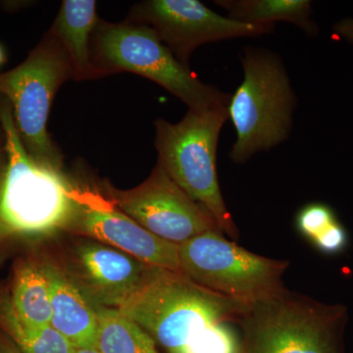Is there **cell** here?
<instances>
[{"mask_svg":"<svg viewBox=\"0 0 353 353\" xmlns=\"http://www.w3.org/2000/svg\"><path fill=\"white\" fill-rule=\"evenodd\" d=\"M99 319L97 350L101 353H159L157 343L118 309L95 305Z\"/></svg>","mask_w":353,"mask_h":353,"instance_id":"17","label":"cell"},{"mask_svg":"<svg viewBox=\"0 0 353 353\" xmlns=\"http://www.w3.org/2000/svg\"><path fill=\"white\" fill-rule=\"evenodd\" d=\"M71 77L68 55L51 31L22 64L0 74V97L10 104L26 150L39 163L58 171L61 153L51 141L48 120L57 90Z\"/></svg>","mask_w":353,"mask_h":353,"instance_id":"6","label":"cell"},{"mask_svg":"<svg viewBox=\"0 0 353 353\" xmlns=\"http://www.w3.org/2000/svg\"><path fill=\"white\" fill-rule=\"evenodd\" d=\"M111 196L116 208L168 243L179 245L206 232L222 233L212 215L158 163L141 185L125 192L113 190Z\"/></svg>","mask_w":353,"mask_h":353,"instance_id":"9","label":"cell"},{"mask_svg":"<svg viewBox=\"0 0 353 353\" xmlns=\"http://www.w3.org/2000/svg\"><path fill=\"white\" fill-rule=\"evenodd\" d=\"M95 50L99 68L106 74L128 71L145 77L185 102L190 109L229 105L231 94L202 83L148 26L101 22Z\"/></svg>","mask_w":353,"mask_h":353,"instance_id":"7","label":"cell"},{"mask_svg":"<svg viewBox=\"0 0 353 353\" xmlns=\"http://www.w3.org/2000/svg\"><path fill=\"white\" fill-rule=\"evenodd\" d=\"M0 325L23 353H75L76 347L52 328H32L16 314L10 297L0 299Z\"/></svg>","mask_w":353,"mask_h":353,"instance_id":"19","label":"cell"},{"mask_svg":"<svg viewBox=\"0 0 353 353\" xmlns=\"http://www.w3.org/2000/svg\"><path fill=\"white\" fill-rule=\"evenodd\" d=\"M350 312L287 288L248 305L240 326L241 353H343Z\"/></svg>","mask_w":353,"mask_h":353,"instance_id":"3","label":"cell"},{"mask_svg":"<svg viewBox=\"0 0 353 353\" xmlns=\"http://www.w3.org/2000/svg\"><path fill=\"white\" fill-rule=\"evenodd\" d=\"M75 353H101L97 348H76Z\"/></svg>","mask_w":353,"mask_h":353,"instance_id":"23","label":"cell"},{"mask_svg":"<svg viewBox=\"0 0 353 353\" xmlns=\"http://www.w3.org/2000/svg\"><path fill=\"white\" fill-rule=\"evenodd\" d=\"M181 273L196 284L250 305L285 289L290 261L261 256L206 232L179 245Z\"/></svg>","mask_w":353,"mask_h":353,"instance_id":"8","label":"cell"},{"mask_svg":"<svg viewBox=\"0 0 353 353\" xmlns=\"http://www.w3.org/2000/svg\"><path fill=\"white\" fill-rule=\"evenodd\" d=\"M0 123L7 164L0 180V219L14 233L48 236L68 227L75 211V190L60 171L28 153L14 123L12 109L0 97Z\"/></svg>","mask_w":353,"mask_h":353,"instance_id":"2","label":"cell"},{"mask_svg":"<svg viewBox=\"0 0 353 353\" xmlns=\"http://www.w3.org/2000/svg\"><path fill=\"white\" fill-rule=\"evenodd\" d=\"M228 119V106L190 109L176 124L158 119L155 148L158 164L212 215L223 234L236 241L240 233L225 204L216 170L218 141Z\"/></svg>","mask_w":353,"mask_h":353,"instance_id":"4","label":"cell"},{"mask_svg":"<svg viewBox=\"0 0 353 353\" xmlns=\"http://www.w3.org/2000/svg\"><path fill=\"white\" fill-rule=\"evenodd\" d=\"M241 63L243 81L228 105L236 134L231 158L238 164L289 138L294 109L289 76L275 54L248 48Z\"/></svg>","mask_w":353,"mask_h":353,"instance_id":"5","label":"cell"},{"mask_svg":"<svg viewBox=\"0 0 353 353\" xmlns=\"http://www.w3.org/2000/svg\"><path fill=\"white\" fill-rule=\"evenodd\" d=\"M95 8L92 0H65L51 29L68 55L76 80L106 75L90 61V39L97 22Z\"/></svg>","mask_w":353,"mask_h":353,"instance_id":"14","label":"cell"},{"mask_svg":"<svg viewBox=\"0 0 353 353\" xmlns=\"http://www.w3.org/2000/svg\"><path fill=\"white\" fill-rule=\"evenodd\" d=\"M75 283L94 305L119 309L146 284L157 267L99 241H82L73 253Z\"/></svg>","mask_w":353,"mask_h":353,"instance_id":"12","label":"cell"},{"mask_svg":"<svg viewBox=\"0 0 353 353\" xmlns=\"http://www.w3.org/2000/svg\"><path fill=\"white\" fill-rule=\"evenodd\" d=\"M246 304L157 268L118 309L168 353H241L239 323Z\"/></svg>","mask_w":353,"mask_h":353,"instance_id":"1","label":"cell"},{"mask_svg":"<svg viewBox=\"0 0 353 353\" xmlns=\"http://www.w3.org/2000/svg\"><path fill=\"white\" fill-rule=\"evenodd\" d=\"M215 3L239 22L273 26L276 22H287L301 28L309 36L318 32L308 0H219Z\"/></svg>","mask_w":353,"mask_h":353,"instance_id":"15","label":"cell"},{"mask_svg":"<svg viewBox=\"0 0 353 353\" xmlns=\"http://www.w3.org/2000/svg\"><path fill=\"white\" fill-rule=\"evenodd\" d=\"M132 15L136 22L152 28L187 67L192 52L202 44L274 31L273 25L248 24L221 16L197 0H148L136 6Z\"/></svg>","mask_w":353,"mask_h":353,"instance_id":"10","label":"cell"},{"mask_svg":"<svg viewBox=\"0 0 353 353\" xmlns=\"http://www.w3.org/2000/svg\"><path fill=\"white\" fill-rule=\"evenodd\" d=\"M67 228L150 266L181 273L178 245L154 236L112 201L92 192L75 190V211Z\"/></svg>","mask_w":353,"mask_h":353,"instance_id":"11","label":"cell"},{"mask_svg":"<svg viewBox=\"0 0 353 353\" xmlns=\"http://www.w3.org/2000/svg\"><path fill=\"white\" fill-rule=\"evenodd\" d=\"M11 303L21 321L32 328L51 326L50 290L43 263L23 262L14 276Z\"/></svg>","mask_w":353,"mask_h":353,"instance_id":"16","label":"cell"},{"mask_svg":"<svg viewBox=\"0 0 353 353\" xmlns=\"http://www.w3.org/2000/svg\"><path fill=\"white\" fill-rule=\"evenodd\" d=\"M50 284L51 327L76 348H97V307L68 274L52 263H43Z\"/></svg>","mask_w":353,"mask_h":353,"instance_id":"13","label":"cell"},{"mask_svg":"<svg viewBox=\"0 0 353 353\" xmlns=\"http://www.w3.org/2000/svg\"><path fill=\"white\" fill-rule=\"evenodd\" d=\"M4 59H6V57H4L3 50H2V48H0V65L3 63Z\"/></svg>","mask_w":353,"mask_h":353,"instance_id":"24","label":"cell"},{"mask_svg":"<svg viewBox=\"0 0 353 353\" xmlns=\"http://www.w3.org/2000/svg\"><path fill=\"white\" fill-rule=\"evenodd\" d=\"M334 36L353 43V19L345 18L336 22L333 27Z\"/></svg>","mask_w":353,"mask_h":353,"instance_id":"20","label":"cell"},{"mask_svg":"<svg viewBox=\"0 0 353 353\" xmlns=\"http://www.w3.org/2000/svg\"><path fill=\"white\" fill-rule=\"evenodd\" d=\"M296 223L299 233L323 254L338 255L347 250V230L327 204H307L297 213Z\"/></svg>","mask_w":353,"mask_h":353,"instance_id":"18","label":"cell"},{"mask_svg":"<svg viewBox=\"0 0 353 353\" xmlns=\"http://www.w3.org/2000/svg\"><path fill=\"white\" fill-rule=\"evenodd\" d=\"M14 234L15 233H14L13 230L0 219V241L6 240Z\"/></svg>","mask_w":353,"mask_h":353,"instance_id":"22","label":"cell"},{"mask_svg":"<svg viewBox=\"0 0 353 353\" xmlns=\"http://www.w3.org/2000/svg\"><path fill=\"white\" fill-rule=\"evenodd\" d=\"M0 353H23L15 343L10 341H0Z\"/></svg>","mask_w":353,"mask_h":353,"instance_id":"21","label":"cell"}]
</instances>
